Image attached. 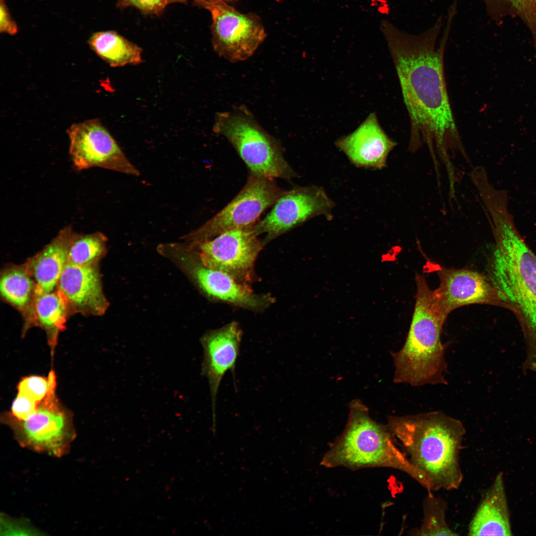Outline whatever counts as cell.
<instances>
[{
	"mask_svg": "<svg viewBox=\"0 0 536 536\" xmlns=\"http://www.w3.org/2000/svg\"><path fill=\"white\" fill-rule=\"evenodd\" d=\"M107 252V238L101 232H74L69 245L68 263L86 266L99 265Z\"/></svg>",
	"mask_w": 536,
	"mask_h": 536,
	"instance_id": "cell-23",
	"label": "cell"
},
{
	"mask_svg": "<svg viewBox=\"0 0 536 536\" xmlns=\"http://www.w3.org/2000/svg\"><path fill=\"white\" fill-rule=\"evenodd\" d=\"M157 251L211 301L255 312L265 311L275 302L270 294L255 293L251 287L240 284L226 273L206 266L197 252L183 241L159 244Z\"/></svg>",
	"mask_w": 536,
	"mask_h": 536,
	"instance_id": "cell-7",
	"label": "cell"
},
{
	"mask_svg": "<svg viewBox=\"0 0 536 536\" xmlns=\"http://www.w3.org/2000/svg\"><path fill=\"white\" fill-rule=\"evenodd\" d=\"M457 10L450 8L443 25L440 16L430 28L412 34L387 20L380 29L387 42L408 112L410 133L409 149L426 144L447 156L448 150L463 151L450 104L444 68V54Z\"/></svg>",
	"mask_w": 536,
	"mask_h": 536,
	"instance_id": "cell-1",
	"label": "cell"
},
{
	"mask_svg": "<svg viewBox=\"0 0 536 536\" xmlns=\"http://www.w3.org/2000/svg\"><path fill=\"white\" fill-rule=\"evenodd\" d=\"M212 130L225 137L246 165L251 174L290 180L296 174L285 159L282 147L243 106L217 112Z\"/></svg>",
	"mask_w": 536,
	"mask_h": 536,
	"instance_id": "cell-6",
	"label": "cell"
},
{
	"mask_svg": "<svg viewBox=\"0 0 536 536\" xmlns=\"http://www.w3.org/2000/svg\"><path fill=\"white\" fill-rule=\"evenodd\" d=\"M387 426L410 462L433 491L459 489L464 474L460 453L466 434L462 422L441 411L391 416Z\"/></svg>",
	"mask_w": 536,
	"mask_h": 536,
	"instance_id": "cell-3",
	"label": "cell"
},
{
	"mask_svg": "<svg viewBox=\"0 0 536 536\" xmlns=\"http://www.w3.org/2000/svg\"><path fill=\"white\" fill-rule=\"evenodd\" d=\"M57 288L63 294L70 314L100 316L109 307L99 265L81 266L67 263Z\"/></svg>",
	"mask_w": 536,
	"mask_h": 536,
	"instance_id": "cell-16",
	"label": "cell"
},
{
	"mask_svg": "<svg viewBox=\"0 0 536 536\" xmlns=\"http://www.w3.org/2000/svg\"><path fill=\"white\" fill-rule=\"evenodd\" d=\"M196 3L207 9L210 5L218 2L223 1L228 3L236 2L239 0H193Z\"/></svg>",
	"mask_w": 536,
	"mask_h": 536,
	"instance_id": "cell-31",
	"label": "cell"
},
{
	"mask_svg": "<svg viewBox=\"0 0 536 536\" xmlns=\"http://www.w3.org/2000/svg\"><path fill=\"white\" fill-rule=\"evenodd\" d=\"M88 43L91 50L112 67L136 65L142 62L141 48L115 31L94 33Z\"/></svg>",
	"mask_w": 536,
	"mask_h": 536,
	"instance_id": "cell-22",
	"label": "cell"
},
{
	"mask_svg": "<svg viewBox=\"0 0 536 536\" xmlns=\"http://www.w3.org/2000/svg\"><path fill=\"white\" fill-rule=\"evenodd\" d=\"M416 300L408 334L402 348L393 354L394 381L413 386L446 384L445 348L441 341L448 314L424 277H416Z\"/></svg>",
	"mask_w": 536,
	"mask_h": 536,
	"instance_id": "cell-5",
	"label": "cell"
},
{
	"mask_svg": "<svg viewBox=\"0 0 536 536\" xmlns=\"http://www.w3.org/2000/svg\"><path fill=\"white\" fill-rule=\"evenodd\" d=\"M38 404L25 395L17 393L9 413L16 419L25 420L35 412Z\"/></svg>",
	"mask_w": 536,
	"mask_h": 536,
	"instance_id": "cell-29",
	"label": "cell"
},
{
	"mask_svg": "<svg viewBox=\"0 0 536 536\" xmlns=\"http://www.w3.org/2000/svg\"><path fill=\"white\" fill-rule=\"evenodd\" d=\"M70 314L67 301L57 288L50 292H44L37 288L34 303V326H38L46 333L53 355L59 334L65 329Z\"/></svg>",
	"mask_w": 536,
	"mask_h": 536,
	"instance_id": "cell-21",
	"label": "cell"
},
{
	"mask_svg": "<svg viewBox=\"0 0 536 536\" xmlns=\"http://www.w3.org/2000/svg\"><path fill=\"white\" fill-rule=\"evenodd\" d=\"M73 167L81 171L99 167L138 176L139 172L98 119L72 125L67 131Z\"/></svg>",
	"mask_w": 536,
	"mask_h": 536,
	"instance_id": "cell-12",
	"label": "cell"
},
{
	"mask_svg": "<svg viewBox=\"0 0 536 536\" xmlns=\"http://www.w3.org/2000/svg\"><path fill=\"white\" fill-rule=\"evenodd\" d=\"M491 227L495 247L489 263L488 278L521 328L527 354L524 367L536 372V255L511 214L499 215Z\"/></svg>",
	"mask_w": 536,
	"mask_h": 536,
	"instance_id": "cell-2",
	"label": "cell"
},
{
	"mask_svg": "<svg viewBox=\"0 0 536 536\" xmlns=\"http://www.w3.org/2000/svg\"><path fill=\"white\" fill-rule=\"evenodd\" d=\"M439 287L434 290L443 309L449 314L470 304L488 305L509 310L507 303L488 277L468 269H441Z\"/></svg>",
	"mask_w": 536,
	"mask_h": 536,
	"instance_id": "cell-14",
	"label": "cell"
},
{
	"mask_svg": "<svg viewBox=\"0 0 536 536\" xmlns=\"http://www.w3.org/2000/svg\"><path fill=\"white\" fill-rule=\"evenodd\" d=\"M469 536H511L503 475L497 474L481 499L468 527Z\"/></svg>",
	"mask_w": 536,
	"mask_h": 536,
	"instance_id": "cell-18",
	"label": "cell"
},
{
	"mask_svg": "<svg viewBox=\"0 0 536 536\" xmlns=\"http://www.w3.org/2000/svg\"><path fill=\"white\" fill-rule=\"evenodd\" d=\"M207 9L211 17L213 49L229 62L249 59L267 36L261 19L255 13H241L223 1L214 3Z\"/></svg>",
	"mask_w": 536,
	"mask_h": 536,
	"instance_id": "cell-11",
	"label": "cell"
},
{
	"mask_svg": "<svg viewBox=\"0 0 536 536\" xmlns=\"http://www.w3.org/2000/svg\"><path fill=\"white\" fill-rule=\"evenodd\" d=\"M490 16L498 20L504 15L519 17L532 33L536 49V0H480Z\"/></svg>",
	"mask_w": 536,
	"mask_h": 536,
	"instance_id": "cell-25",
	"label": "cell"
},
{
	"mask_svg": "<svg viewBox=\"0 0 536 536\" xmlns=\"http://www.w3.org/2000/svg\"><path fill=\"white\" fill-rule=\"evenodd\" d=\"M190 0H118L120 8L134 7L145 14L159 15L166 6L174 3H186Z\"/></svg>",
	"mask_w": 536,
	"mask_h": 536,
	"instance_id": "cell-28",
	"label": "cell"
},
{
	"mask_svg": "<svg viewBox=\"0 0 536 536\" xmlns=\"http://www.w3.org/2000/svg\"><path fill=\"white\" fill-rule=\"evenodd\" d=\"M274 179L250 174L235 198L202 226L180 239L194 247L235 228L254 225L261 215L284 192Z\"/></svg>",
	"mask_w": 536,
	"mask_h": 536,
	"instance_id": "cell-9",
	"label": "cell"
},
{
	"mask_svg": "<svg viewBox=\"0 0 536 536\" xmlns=\"http://www.w3.org/2000/svg\"><path fill=\"white\" fill-rule=\"evenodd\" d=\"M321 465L326 468L343 467L352 470L393 469L410 476L427 492H433L428 478L410 462L387 425L373 420L367 408L357 400L350 403L345 427L330 445Z\"/></svg>",
	"mask_w": 536,
	"mask_h": 536,
	"instance_id": "cell-4",
	"label": "cell"
},
{
	"mask_svg": "<svg viewBox=\"0 0 536 536\" xmlns=\"http://www.w3.org/2000/svg\"><path fill=\"white\" fill-rule=\"evenodd\" d=\"M447 502L433 492H427L422 502L423 519L417 529L411 532L414 536H458L447 523Z\"/></svg>",
	"mask_w": 536,
	"mask_h": 536,
	"instance_id": "cell-24",
	"label": "cell"
},
{
	"mask_svg": "<svg viewBox=\"0 0 536 536\" xmlns=\"http://www.w3.org/2000/svg\"><path fill=\"white\" fill-rule=\"evenodd\" d=\"M1 421L12 429L21 446L53 457L66 454L75 437L71 413L59 402L56 392L26 419H16L8 412L3 413Z\"/></svg>",
	"mask_w": 536,
	"mask_h": 536,
	"instance_id": "cell-8",
	"label": "cell"
},
{
	"mask_svg": "<svg viewBox=\"0 0 536 536\" xmlns=\"http://www.w3.org/2000/svg\"><path fill=\"white\" fill-rule=\"evenodd\" d=\"M56 374L51 370L47 377L34 375L22 378L18 384L17 393L39 404L48 395L56 392Z\"/></svg>",
	"mask_w": 536,
	"mask_h": 536,
	"instance_id": "cell-26",
	"label": "cell"
},
{
	"mask_svg": "<svg viewBox=\"0 0 536 536\" xmlns=\"http://www.w3.org/2000/svg\"><path fill=\"white\" fill-rule=\"evenodd\" d=\"M74 232L71 225L65 227L41 251L25 263L40 291L50 292L57 288L68 263L69 245Z\"/></svg>",
	"mask_w": 536,
	"mask_h": 536,
	"instance_id": "cell-19",
	"label": "cell"
},
{
	"mask_svg": "<svg viewBox=\"0 0 536 536\" xmlns=\"http://www.w3.org/2000/svg\"><path fill=\"white\" fill-rule=\"evenodd\" d=\"M264 246L253 225L231 229L194 247H189L197 252L206 266L251 287L257 279L255 263Z\"/></svg>",
	"mask_w": 536,
	"mask_h": 536,
	"instance_id": "cell-10",
	"label": "cell"
},
{
	"mask_svg": "<svg viewBox=\"0 0 536 536\" xmlns=\"http://www.w3.org/2000/svg\"><path fill=\"white\" fill-rule=\"evenodd\" d=\"M242 330L236 321L209 330L200 339L203 357L201 374L207 379L211 397L213 430L215 428L216 402L220 383L227 372L235 374L240 353Z\"/></svg>",
	"mask_w": 536,
	"mask_h": 536,
	"instance_id": "cell-15",
	"label": "cell"
},
{
	"mask_svg": "<svg viewBox=\"0 0 536 536\" xmlns=\"http://www.w3.org/2000/svg\"><path fill=\"white\" fill-rule=\"evenodd\" d=\"M36 283L25 263L11 265L1 271L0 292L3 300L21 314L23 334L34 326V303Z\"/></svg>",
	"mask_w": 536,
	"mask_h": 536,
	"instance_id": "cell-20",
	"label": "cell"
},
{
	"mask_svg": "<svg viewBox=\"0 0 536 536\" xmlns=\"http://www.w3.org/2000/svg\"><path fill=\"white\" fill-rule=\"evenodd\" d=\"M1 535L35 536L43 535L27 520L15 519L3 514L0 516Z\"/></svg>",
	"mask_w": 536,
	"mask_h": 536,
	"instance_id": "cell-27",
	"label": "cell"
},
{
	"mask_svg": "<svg viewBox=\"0 0 536 536\" xmlns=\"http://www.w3.org/2000/svg\"><path fill=\"white\" fill-rule=\"evenodd\" d=\"M0 32L13 35L18 32V27L12 18L4 0L0 2Z\"/></svg>",
	"mask_w": 536,
	"mask_h": 536,
	"instance_id": "cell-30",
	"label": "cell"
},
{
	"mask_svg": "<svg viewBox=\"0 0 536 536\" xmlns=\"http://www.w3.org/2000/svg\"><path fill=\"white\" fill-rule=\"evenodd\" d=\"M334 202L324 189L316 186L284 191L270 211L254 225L255 233L264 235L265 246L277 237L313 217L330 216Z\"/></svg>",
	"mask_w": 536,
	"mask_h": 536,
	"instance_id": "cell-13",
	"label": "cell"
},
{
	"mask_svg": "<svg viewBox=\"0 0 536 536\" xmlns=\"http://www.w3.org/2000/svg\"><path fill=\"white\" fill-rule=\"evenodd\" d=\"M337 147L358 167L381 169L386 166L387 157L397 145L381 127L375 113L350 134L335 142Z\"/></svg>",
	"mask_w": 536,
	"mask_h": 536,
	"instance_id": "cell-17",
	"label": "cell"
}]
</instances>
